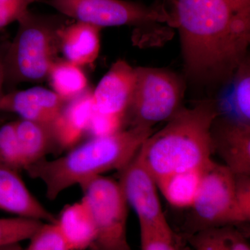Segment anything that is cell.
<instances>
[{"instance_id":"1","label":"cell","mask_w":250,"mask_h":250,"mask_svg":"<svg viewBox=\"0 0 250 250\" xmlns=\"http://www.w3.org/2000/svg\"><path fill=\"white\" fill-rule=\"evenodd\" d=\"M188 72L202 79L232 77L244 62L250 17L237 14L227 0H174Z\"/></svg>"},{"instance_id":"2","label":"cell","mask_w":250,"mask_h":250,"mask_svg":"<svg viewBox=\"0 0 250 250\" xmlns=\"http://www.w3.org/2000/svg\"><path fill=\"white\" fill-rule=\"evenodd\" d=\"M152 128L131 126L107 136L91 137L65 155L38 161L24 169L45 185L46 197L54 200L75 185H82L104 172L120 171L132 160Z\"/></svg>"},{"instance_id":"3","label":"cell","mask_w":250,"mask_h":250,"mask_svg":"<svg viewBox=\"0 0 250 250\" xmlns=\"http://www.w3.org/2000/svg\"><path fill=\"white\" fill-rule=\"evenodd\" d=\"M219 116L214 102L181 108L143 143L137 156L154 180L205 167L213 153L211 128Z\"/></svg>"},{"instance_id":"4","label":"cell","mask_w":250,"mask_h":250,"mask_svg":"<svg viewBox=\"0 0 250 250\" xmlns=\"http://www.w3.org/2000/svg\"><path fill=\"white\" fill-rule=\"evenodd\" d=\"M67 21L62 14L29 11L18 21L17 33L5 50V86L47 80L51 66L59 58V34Z\"/></svg>"},{"instance_id":"5","label":"cell","mask_w":250,"mask_h":250,"mask_svg":"<svg viewBox=\"0 0 250 250\" xmlns=\"http://www.w3.org/2000/svg\"><path fill=\"white\" fill-rule=\"evenodd\" d=\"M191 208L192 218L182 236L205 229L238 226L249 223L238 199L236 174L225 165L210 160L204 169L196 197Z\"/></svg>"},{"instance_id":"6","label":"cell","mask_w":250,"mask_h":250,"mask_svg":"<svg viewBox=\"0 0 250 250\" xmlns=\"http://www.w3.org/2000/svg\"><path fill=\"white\" fill-rule=\"evenodd\" d=\"M80 187L95 224L89 250H133L126 236L128 204L118 182L102 175Z\"/></svg>"},{"instance_id":"7","label":"cell","mask_w":250,"mask_h":250,"mask_svg":"<svg viewBox=\"0 0 250 250\" xmlns=\"http://www.w3.org/2000/svg\"><path fill=\"white\" fill-rule=\"evenodd\" d=\"M136 82L126 117L131 126L152 128L167 121L181 108L184 86L179 78L162 69L136 68Z\"/></svg>"},{"instance_id":"8","label":"cell","mask_w":250,"mask_h":250,"mask_svg":"<svg viewBox=\"0 0 250 250\" xmlns=\"http://www.w3.org/2000/svg\"><path fill=\"white\" fill-rule=\"evenodd\" d=\"M60 14L77 22L102 28L173 23L163 5H146L126 0H43Z\"/></svg>"},{"instance_id":"9","label":"cell","mask_w":250,"mask_h":250,"mask_svg":"<svg viewBox=\"0 0 250 250\" xmlns=\"http://www.w3.org/2000/svg\"><path fill=\"white\" fill-rule=\"evenodd\" d=\"M119 172L118 183L128 205L137 215L140 229L168 238L178 236L166 218L154 177L137 154Z\"/></svg>"},{"instance_id":"10","label":"cell","mask_w":250,"mask_h":250,"mask_svg":"<svg viewBox=\"0 0 250 250\" xmlns=\"http://www.w3.org/2000/svg\"><path fill=\"white\" fill-rule=\"evenodd\" d=\"M136 82V68L125 61H117L93 91L94 111L125 121Z\"/></svg>"},{"instance_id":"11","label":"cell","mask_w":250,"mask_h":250,"mask_svg":"<svg viewBox=\"0 0 250 250\" xmlns=\"http://www.w3.org/2000/svg\"><path fill=\"white\" fill-rule=\"evenodd\" d=\"M213 152L236 175H250V125L215 118L211 128Z\"/></svg>"},{"instance_id":"12","label":"cell","mask_w":250,"mask_h":250,"mask_svg":"<svg viewBox=\"0 0 250 250\" xmlns=\"http://www.w3.org/2000/svg\"><path fill=\"white\" fill-rule=\"evenodd\" d=\"M65 103L53 90L36 86L4 93L0 102V111L16 113L21 119L52 127Z\"/></svg>"},{"instance_id":"13","label":"cell","mask_w":250,"mask_h":250,"mask_svg":"<svg viewBox=\"0 0 250 250\" xmlns=\"http://www.w3.org/2000/svg\"><path fill=\"white\" fill-rule=\"evenodd\" d=\"M18 172L0 167V210L16 216L56 223L57 217L31 193Z\"/></svg>"},{"instance_id":"14","label":"cell","mask_w":250,"mask_h":250,"mask_svg":"<svg viewBox=\"0 0 250 250\" xmlns=\"http://www.w3.org/2000/svg\"><path fill=\"white\" fill-rule=\"evenodd\" d=\"M94 111L93 90L67 102L52 126L57 151L70 149L87 133Z\"/></svg>"},{"instance_id":"15","label":"cell","mask_w":250,"mask_h":250,"mask_svg":"<svg viewBox=\"0 0 250 250\" xmlns=\"http://www.w3.org/2000/svg\"><path fill=\"white\" fill-rule=\"evenodd\" d=\"M102 28L87 23H67L59 34V51L64 59L82 67L93 63L100 50Z\"/></svg>"},{"instance_id":"16","label":"cell","mask_w":250,"mask_h":250,"mask_svg":"<svg viewBox=\"0 0 250 250\" xmlns=\"http://www.w3.org/2000/svg\"><path fill=\"white\" fill-rule=\"evenodd\" d=\"M14 125L23 170L57 151L50 126L21 118Z\"/></svg>"},{"instance_id":"17","label":"cell","mask_w":250,"mask_h":250,"mask_svg":"<svg viewBox=\"0 0 250 250\" xmlns=\"http://www.w3.org/2000/svg\"><path fill=\"white\" fill-rule=\"evenodd\" d=\"M57 223L70 250H89L95 238V224L83 200L64 207Z\"/></svg>"},{"instance_id":"18","label":"cell","mask_w":250,"mask_h":250,"mask_svg":"<svg viewBox=\"0 0 250 250\" xmlns=\"http://www.w3.org/2000/svg\"><path fill=\"white\" fill-rule=\"evenodd\" d=\"M229 88L224 94L219 115L229 121L250 125V72L249 65L243 62L234 73Z\"/></svg>"},{"instance_id":"19","label":"cell","mask_w":250,"mask_h":250,"mask_svg":"<svg viewBox=\"0 0 250 250\" xmlns=\"http://www.w3.org/2000/svg\"><path fill=\"white\" fill-rule=\"evenodd\" d=\"M205 166L157 179L158 189L170 205L179 208H191Z\"/></svg>"},{"instance_id":"20","label":"cell","mask_w":250,"mask_h":250,"mask_svg":"<svg viewBox=\"0 0 250 250\" xmlns=\"http://www.w3.org/2000/svg\"><path fill=\"white\" fill-rule=\"evenodd\" d=\"M184 238L195 250H250L246 233L235 226L205 229Z\"/></svg>"},{"instance_id":"21","label":"cell","mask_w":250,"mask_h":250,"mask_svg":"<svg viewBox=\"0 0 250 250\" xmlns=\"http://www.w3.org/2000/svg\"><path fill=\"white\" fill-rule=\"evenodd\" d=\"M47 80L52 90L65 103L88 89L87 77L81 67L64 59L58 58L53 62Z\"/></svg>"},{"instance_id":"22","label":"cell","mask_w":250,"mask_h":250,"mask_svg":"<svg viewBox=\"0 0 250 250\" xmlns=\"http://www.w3.org/2000/svg\"><path fill=\"white\" fill-rule=\"evenodd\" d=\"M43 223L23 217L0 218V247L29 239Z\"/></svg>"},{"instance_id":"23","label":"cell","mask_w":250,"mask_h":250,"mask_svg":"<svg viewBox=\"0 0 250 250\" xmlns=\"http://www.w3.org/2000/svg\"><path fill=\"white\" fill-rule=\"evenodd\" d=\"M0 167L18 172L23 170L14 121L0 127Z\"/></svg>"},{"instance_id":"24","label":"cell","mask_w":250,"mask_h":250,"mask_svg":"<svg viewBox=\"0 0 250 250\" xmlns=\"http://www.w3.org/2000/svg\"><path fill=\"white\" fill-rule=\"evenodd\" d=\"M25 250H70L56 223H43L29 238Z\"/></svg>"},{"instance_id":"25","label":"cell","mask_w":250,"mask_h":250,"mask_svg":"<svg viewBox=\"0 0 250 250\" xmlns=\"http://www.w3.org/2000/svg\"><path fill=\"white\" fill-rule=\"evenodd\" d=\"M182 235L168 238L141 230V250H190Z\"/></svg>"},{"instance_id":"26","label":"cell","mask_w":250,"mask_h":250,"mask_svg":"<svg viewBox=\"0 0 250 250\" xmlns=\"http://www.w3.org/2000/svg\"><path fill=\"white\" fill-rule=\"evenodd\" d=\"M43 0H0V31L14 22H18L29 11L34 3Z\"/></svg>"},{"instance_id":"27","label":"cell","mask_w":250,"mask_h":250,"mask_svg":"<svg viewBox=\"0 0 250 250\" xmlns=\"http://www.w3.org/2000/svg\"><path fill=\"white\" fill-rule=\"evenodd\" d=\"M125 120L118 117L105 116L93 111L87 133L91 137L107 136L121 131ZM86 133V134H87Z\"/></svg>"},{"instance_id":"28","label":"cell","mask_w":250,"mask_h":250,"mask_svg":"<svg viewBox=\"0 0 250 250\" xmlns=\"http://www.w3.org/2000/svg\"><path fill=\"white\" fill-rule=\"evenodd\" d=\"M237 14L250 17V0H227Z\"/></svg>"},{"instance_id":"29","label":"cell","mask_w":250,"mask_h":250,"mask_svg":"<svg viewBox=\"0 0 250 250\" xmlns=\"http://www.w3.org/2000/svg\"><path fill=\"white\" fill-rule=\"evenodd\" d=\"M6 45L0 46V102L4 95V88L5 86V70H4V53ZM1 112V111H0Z\"/></svg>"},{"instance_id":"30","label":"cell","mask_w":250,"mask_h":250,"mask_svg":"<svg viewBox=\"0 0 250 250\" xmlns=\"http://www.w3.org/2000/svg\"><path fill=\"white\" fill-rule=\"evenodd\" d=\"M0 250H24L19 243H12V244L6 245L0 247Z\"/></svg>"}]
</instances>
